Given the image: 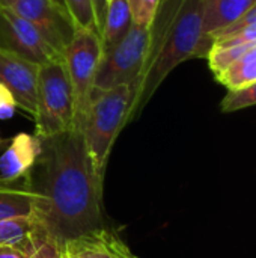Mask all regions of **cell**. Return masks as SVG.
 <instances>
[{"label":"cell","instance_id":"cb8c5ba5","mask_svg":"<svg viewBox=\"0 0 256 258\" xmlns=\"http://www.w3.org/2000/svg\"><path fill=\"white\" fill-rule=\"evenodd\" d=\"M5 144H6V139L0 138V147H2V145H5Z\"/></svg>","mask_w":256,"mask_h":258},{"label":"cell","instance_id":"5bb4252c","mask_svg":"<svg viewBox=\"0 0 256 258\" xmlns=\"http://www.w3.org/2000/svg\"><path fill=\"white\" fill-rule=\"evenodd\" d=\"M35 216V195L26 178L18 183H0V221Z\"/></svg>","mask_w":256,"mask_h":258},{"label":"cell","instance_id":"ffe728a7","mask_svg":"<svg viewBox=\"0 0 256 258\" xmlns=\"http://www.w3.org/2000/svg\"><path fill=\"white\" fill-rule=\"evenodd\" d=\"M17 100L12 92L0 83V119H11L17 112Z\"/></svg>","mask_w":256,"mask_h":258},{"label":"cell","instance_id":"e0dca14e","mask_svg":"<svg viewBox=\"0 0 256 258\" xmlns=\"http://www.w3.org/2000/svg\"><path fill=\"white\" fill-rule=\"evenodd\" d=\"M75 29H89L100 35L92 0H62Z\"/></svg>","mask_w":256,"mask_h":258},{"label":"cell","instance_id":"ac0fdd59","mask_svg":"<svg viewBox=\"0 0 256 258\" xmlns=\"http://www.w3.org/2000/svg\"><path fill=\"white\" fill-rule=\"evenodd\" d=\"M256 104V82L241 86L238 89H231L222 100V110L229 113L241 110Z\"/></svg>","mask_w":256,"mask_h":258},{"label":"cell","instance_id":"d4e9b609","mask_svg":"<svg viewBox=\"0 0 256 258\" xmlns=\"http://www.w3.org/2000/svg\"><path fill=\"white\" fill-rule=\"evenodd\" d=\"M130 258H139V257H136L134 254H131V257H130Z\"/></svg>","mask_w":256,"mask_h":258},{"label":"cell","instance_id":"8fae6325","mask_svg":"<svg viewBox=\"0 0 256 258\" xmlns=\"http://www.w3.org/2000/svg\"><path fill=\"white\" fill-rule=\"evenodd\" d=\"M131 254L116 233L103 227L65 242L59 258H130Z\"/></svg>","mask_w":256,"mask_h":258},{"label":"cell","instance_id":"44dd1931","mask_svg":"<svg viewBox=\"0 0 256 258\" xmlns=\"http://www.w3.org/2000/svg\"><path fill=\"white\" fill-rule=\"evenodd\" d=\"M94 3V9H95V17H97V24L101 33V26L104 21V14H106V8H107V0H92Z\"/></svg>","mask_w":256,"mask_h":258},{"label":"cell","instance_id":"603a6c76","mask_svg":"<svg viewBox=\"0 0 256 258\" xmlns=\"http://www.w3.org/2000/svg\"><path fill=\"white\" fill-rule=\"evenodd\" d=\"M14 2H15V0H0V3H2V5H6V6H11Z\"/></svg>","mask_w":256,"mask_h":258},{"label":"cell","instance_id":"7c38bea8","mask_svg":"<svg viewBox=\"0 0 256 258\" xmlns=\"http://www.w3.org/2000/svg\"><path fill=\"white\" fill-rule=\"evenodd\" d=\"M42 142L36 135L18 133L0 154V183H18L26 178L41 154Z\"/></svg>","mask_w":256,"mask_h":258},{"label":"cell","instance_id":"30bf717a","mask_svg":"<svg viewBox=\"0 0 256 258\" xmlns=\"http://www.w3.org/2000/svg\"><path fill=\"white\" fill-rule=\"evenodd\" d=\"M39 67L23 56L0 50V83L12 92L18 107L32 118L36 115Z\"/></svg>","mask_w":256,"mask_h":258},{"label":"cell","instance_id":"277c9868","mask_svg":"<svg viewBox=\"0 0 256 258\" xmlns=\"http://www.w3.org/2000/svg\"><path fill=\"white\" fill-rule=\"evenodd\" d=\"M35 135L47 139L75 127L74 95L63 57L39 67Z\"/></svg>","mask_w":256,"mask_h":258},{"label":"cell","instance_id":"9a60e30c","mask_svg":"<svg viewBox=\"0 0 256 258\" xmlns=\"http://www.w3.org/2000/svg\"><path fill=\"white\" fill-rule=\"evenodd\" d=\"M133 26L127 0H107L104 21L101 26L103 48H109L119 42Z\"/></svg>","mask_w":256,"mask_h":258},{"label":"cell","instance_id":"5b68a950","mask_svg":"<svg viewBox=\"0 0 256 258\" xmlns=\"http://www.w3.org/2000/svg\"><path fill=\"white\" fill-rule=\"evenodd\" d=\"M149 38L151 27L133 24L119 42L104 48L98 63L94 89L136 85L145 67Z\"/></svg>","mask_w":256,"mask_h":258},{"label":"cell","instance_id":"3957f363","mask_svg":"<svg viewBox=\"0 0 256 258\" xmlns=\"http://www.w3.org/2000/svg\"><path fill=\"white\" fill-rule=\"evenodd\" d=\"M133 94L134 85L92 91L91 103L80 130L92 162L103 178L115 141L128 124Z\"/></svg>","mask_w":256,"mask_h":258},{"label":"cell","instance_id":"6da1fadb","mask_svg":"<svg viewBox=\"0 0 256 258\" xmlns=\"http://www.w3.org/2000/svg\"><path fill=\"white\" fill-rule=\"evenodd\" d=\"M41 142V154L26 181L35 195V218L62 248L74 237L106 227L103 177L80 128Z\"/></svg>","mask_w":256,"mask_h":258},{"label":"cell","instance_id":"4fadbf2b","mask_svg":"<svg viewBox=\"0 0 256 258\" xmlns=\"http://www.w3.org/2000/svg\"><path fill=\"white\" fill-rule=\"evenodd\" d=\"M202 3V30H204V57L210 50V39L237 18H240L246 11H249L256 0H201Z\"/></svg>","mask_w":256,"mask_h":258},{"label":"cell","instance_id":"7a4b0ae2","mask_svg":"<svg viewBox=\"0 0 256 258\" xmlns=\"http://www.w3.org/2000/svg\"><path fill=\"white\" fill-rule=\"evenodd\" d=\"M202 23L201 0H161L151 24L145 67L134 85L128 122L140 115L178 65L193 57H204Z\"/></svg>","mask_w":256,"mask_h":258},{"label":"cell","instance_id":"9c48e42d","mask_svg":"<svg viewBox=\"0 0 256 258\" xmlns=\"http://www.w3.org/2000/svg\"><path fill=\"white\" fill-rule=\"evenodd\" d=\"M0 246L36 258H59L60 246L35 216L0 221Z\"/></svg>","mask_w":256,"mask_h":258},{"label":"cell","instance_id":"7402d4cb","mask_svg":"<svg viewBox=\"0 0 256 258\" xmlns=\"http://www.w3.org/2000/svg\"><path fill=\"white\" fill-rule=\"evenodd\" d=\"M0 258H36L32 257V255H27L21 251H17V249H12V248H5V246H0Z\"/></svg>","mask_w":256,"mask_h":258},{"label":"cell","instance_id":"2e32d148","mask_svg":"<svg viewBox=\"0 0 256 258\" xmlns=\"http://www.w3.org/2000/svg\"><path fill=\"white\" fill-rule=\"evenodd\" d=\"M216 80L228 91L256 82V42L252 44L228 70H225Z\"/></svg>","mask_w":256,"mask_h":258},{"label":"cell","instance_id":"ba28073f","mask_svg":"<svg viewBox=\"0 0 256 258\" xmlns=\"http://www.w3.org/2000/svg\"><path fill=\"white\" fill-rule=\"evenodd\" d=\"M11 8L30 21L48 44L63 56L75 33V26L59 0H15Z\"/></svg>","mask_w":256,"mask_h":258},{"label":"cell","instance_id":"52a82bcc","mask_svg":"<svg viewBox=\"0 0 256 258\" xmlns=\"http://www.w3.org/2000/svg\"><path fill=\"white\" fill-rule=\"evenodd\" d=\"M0 50L23 56L38 65L59 60V54L39 30L17 14L11 6L0 3Z\"/></svg>","mask_w":256,"mask_h":258},{"label":"cell","instance_id":"8992f818","mask_svg":"<svg viewBox=\"0 0 256 258\" xmlns=\"http://www.w3.org/2000/svg\"><path fill=\"white\" fill-rule=\"evenodd\" d=\"M103 50L101 36L97 32L75 29L72 39L63 51V62L74 95L75 128H80L84 121Z\"/></svg>","mask_w":256,"mask_h":258},{"label":"cell","instance_id":"d6986e66","mask_svg":"<svg viewBox=\"0 0 256 258\" xmlns=\"http://www.w3.org/2000/svg\"><path fill=\"white\" fill-rule=\"evenodd\" d=\"M134 26L151 27L161 0H127Z\"/></svg>","mask_w":256,"mask_h":258}]
</instances>
